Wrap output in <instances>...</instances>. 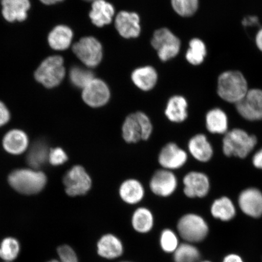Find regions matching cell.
<instances>
[{
    "label": "cell",
    "mask_w": 262,
    "mask_h": 262,
    "mask_svg": "<svg viewBox=\"0 0 262 262\" xmlns=\"http://www.w3.org/2000/svg\"><path fill=\"white\" fill-rule=\"evenodd\" d=\"M47 181V177L43 172L32 168L15 169L8 177L11 187L24 195L38 194L45 188Z\"/></svg>",
    "instance_id": "6da1fadb"
},
{
    "label": "cell",
    "mask_w": 262,
    "mask_h": 262,
    "mask_svg": "<svg viewBox=\"0 0 262 262\" xmlns=\"http://www.w3.org/2000/svg\"><path fill=\"white\" fill-rule=\"evenodd\" d=\"M248 91L247 81L240 72H225L219 77L217 93L227 102L236 104L245 96Z\"/></svg>",
    "instance_id": "7a4b0ae2"
},
{
    "label": "cell",
    "mask_w": 262,
    "mask_h": 262,
    "mask_svg": "<svg viewBox=\"0 0 262 262\" xmlns=\"http://www.w3.org/2000/svg\"><path fill=\"white\" fill-rule=\"evenodd\" d=\"M257 139L241 129H232L226 134L223 140V150L227 156L245 158L254 148Z\"/></svg>",
    "instance_id": "3957f363"
},
{
    "label": "cell",
    "mask_w": 262,
    "mask_h": 262,
    "mask_svg": "<svg viewBox=\"0 0 262 262\" xmlns=\"http://www.w3.org/2000/svg\"><path fill=\"white\" fill-rule=\"evenodd\" d=\"M177 229L180 237L189 244L204 241L209 232L208 226L204 219L195 214L182 216L178 222Z\"/></svg>",
    "instance_id": "277c9868"
},
{
    "label": "cell",
    "mask_w": 262,
    "mask_h": 262,
    "mask_svg": "<svg viewBox=\"0 0 262 262\" xmlns=\"http://www.w3.org/2000/svg\"><path fill=\"white\" fill-rule=\"evenodd\" d=\"M63 64V59L60 56L47 58L35 71V79L47 88L57 86L65 76Z\"/></svg>",
    "instance_id": "5b68a950"
},
{
    "label": "cell",
    "mask_w": 262,
    "mask_h": 262,
    "mask_svg": "<svg viewBox=\"0 0 262 262\" xmlns=\"http://www.w3.org/2000/svg\"><path fill=\"white\" fill-rule=\"evenodd\" d=\"M65 191L71 196L86 194L93 185V180L84 167L75 165L66 173L63 178Z\"/></svg>",
    "instance_id": "8992f818"
},
{
    "label": "cell",
    "mask_w": 262,
    "mask_h": 262,
    "mask_svg": "<svg viewBox=\"0 0 262 262\" xmlns=\"http://www.w3.org/2000/svg\"><path fill=\"white\" fill-rule=\"evenodd\" d=\"M73 51L76 56L88 67L94 68L102 59V47L94 37H84L75 43Z\"/></svg>",
    "instance_id": "52a82bcc"
},
{
    "label": "cell",
    "mask_w": 262,
    "mask_h": 262,
    "mask_svg": "<svg viewBox=\"0 0 262 262\" xmlns=\"http://www.w3.org/2000/svg\"><path fill=\"white\" fill-rule=\"evenodd\" d=\"M151 43L162 61L176 57L180 51L179 39L168 29L163 28L156 31Z\"/></svg>",
    "instance_id": "ba28073f"
},
{
    "label": "cell",
    "mask_w": 262,
    "mask_h": 262,
    "mask_svg": "<svg viewBox=\"0 0 262 262\" xmlns=\"http://www.w3.org/2000/svg\"><path fill=\"white\" fill-rule=\"evenodd\" d=\"M239 114L246 120H262V90H248L245 96L235 104Z\"/></svg>",
    "instance_id": "9c48e42d"
},
{
    "label": "cell",
    "mask_w": 262,
    "mask_h": 262,
    "mask_svg": "<svg viewBox=\"0 0 262 262\" xmlns=\"http://www.w3.org/2000/svg\"><path fill=\"white\" fill-rule=\"evenodd\" d=\"M178 182L176 175L171 171L159 169L154 173L149 182V188L156 195L168 198L176 191Z\"/></svg>",
    "instance_id": "30bf717a"
},
{
    "label": "cell",
    "mask_w": 262,
    "mask_h": 262,
    "mask_svg": "<svg viewBox=\"0 0 262 262\" xmlns=\"http://www.w3.org/2000/svg\"><path fill=\"white\" fill-rule=\"evenodd\" d=\"M109 88L104 82L94 79L85 87L82 93V98L87 105L91 107H102L110 100Z\"/></svg>",
    "instance_id": "8fae6325"
},
{
    "label": "cell",
    "mask_w": 262,
    "mask_h": 262,
    "mask_svg": "<svg viewBox=\"0 0 262 262\" xmlns=\"http://www.w3.org/2000/svg\"><path fill=\"white\" fill-rule=\"evenodd\" d=\"M187 160V153L174 143L166 144L158 157V162L163 169L169 171L182 168Z\"/></svg>",
    "instance_id": "7c38bea8"
},
{
    "label": "cell",
    "mask_w": 262,
    "mask_h": 262,
    "mask_svg": "<svg viewBox=\"0 0 262 262\" xmlns=\"http://www.w3.org/2000/svg\"><path fill=\"white\" fill-rule=\"evenodd\" d=\"M183 192L189 198H202L208 194L209 181L205 173L192 171L187 173L183 179Z\"/></svg>",
    "instance_id": "4fadbf2b"
},
{
    "label": "cell",
    "mask_w": 262,
    "mask_h": 262,
    "mask_svg": "<svg viewBox=\"0 0 262 262\" xmlns=\"http://www.w3.org/2000/svg\"><path fill=\"white\" fill-rule=\"evenodd\" d=\"M97 254L106 260H113L119 258L124 253V245L117 235L107 233L102 235L97 243Z\"/></svg>",
    "instance_id": "5bb4252c"
},
{
    "label": "cell",
    "mask_w": 262,
    "mask_h": 262,
    "mask_svg": "<svg viewBox=\"0 0 262 262\" xmlns=\"http://www.w3.org/2000/svg\"><path fill=\"white\" fill-rule=\"evenodd\" d=\"M238 205L246 215L254 218L262 215V193L256 188H248L238 196Z\"/></svg>",
    "instance_id": "9a60e30c"
},
{
    "label": "cell",
    "mask_w": 262,
    "mask_h": 262,
    "mask_svg": "<svg viewBox=\"0 0 262 262\" xmlns=\"http://www.w3.org/2000/svg\"><path fill=\"white\" fill-rule=\"evenodd\" d=\"M3 147L10 155H22L28 149L29 137L25 131L14 129L9 130L3 137Z\"/></svg>",
    "instance_id": "2e32d148"
},
{
    "label": "cell",
    "mask_w": 262,
    "mask_h": 262,
    "mask_svg": "<svg viewBox=\"0 0 262 262\" xmlns=\"http://www.w3.org/2000/svg\"><path fill=\"white\" fill-rule=\"evenodd\" d=\"M139 16L136 13L120 12L116 19V27L124 38H136L140 32Z\"/></svg>",
    "instance_id": "e0dca14e"
},
{
    "label": "cell",
    "mask_w": 262,
    "mask_h": 262,
    "mask_svg": "<svg viewBox=\"0 0 262 262\" xmlns=\"http://www.w3.org/2000/svg\"><path fill=\"white\" fill-rule=\"evenodd\" d=\"M119 194L121 199L128 205H136L142 201L145 191L142 183L138 180L129 179L120 185Z\"/></svg>",
    "instance_id": "ac0fdd59"
},
{
    "label": "cell",
    "mask_w": 262,
    "mask_h": 262,
    "mask_svg": "<svg viewBox=\"0 0 262 262\" xmlns=\"http://www.w3.org/2000/svg\"><path fill=\"white\" fill-rule=\"evenodd\" d=\"M2 4L3 16L9 22L25 20L31 6L29 0H3Z\"/></svg>",
    "instance_id": "d6986e66"
},
{
    "label": "cell",
    "mask_w": 262,
    "mask_h": 262,
    "mask_svg": "<svg viewBox=\"0 0 262 262\" xmlns=\"http://www.w3.org/2000/svg\"><path fill=\"white\" fill-rule=\"evenodd\" d=\"M188 149L190 154L199 162H208L213 155V149L206 137L198 134L189 141Z\"/></svg>",
    "instance_id": "ffe728a7"
},
{
    "label": "cell",
    "mask_w": 262,
    "mask_h": 262,
    "mask_svg": "<svg viewBox=\"0 0 262 262\" xmlns=\"http://www.w3.org/2000/svg\"><path fill=\"white\" fill-rule=\"evenodd\" d=\"M114 15L113 6L104 0H96L93 3L90 14L92 22L97 27L110 24Z\"/></svg>",
    "instance_id": "44dd1931"
},
{
    "label": "cell",
    "mask_w": 262,
    "mask_h": 262,
    "mask_svg": "<svg viewBox=\"0 0 262 262\" xmlns=\"http://www.w3.org/2000/svg\"><path fill=\"white\" fill-rule=\"evenodd\" d=\"M49 150L50 149L45 141H36L29 147L26 162L31 168L39 170L48 162Z\"/></svg>",
    "instance_id": "7402d4cb"
},
{
    "label": "cell",
    "mask_w": 262,
    "mask_h": 262,
    "mask_svg": "<svg viewBox=\"0 0 262 262\" xmlns=\"http://www.w3.org/2000/svg\"><path fill=\"white\" fill-rule=\"evenodd\" d=\"M188 103L184 97L179 96L170 98L165 110V116L170 122L179 123L188 117Z\"/></svg>",
    "instance_id": "603a6c76"
},
{
    "label": "cell",
    "mask_w": 262,
    "mask_h": 262,
    "mask_svg": "<svg viewBox=\"0 0 262 262\" xmlns=\"http://www.w3.org/2000/svg\"><path fill=\"white\" fill-rule=\"evenodd\" d=\"M131 225L134 231L140 234L151 231L155 225V217L151 211L145 207H140L133 212Z\"/></svg>",
    "instance_id": "cb8c5ba5"
},
{
    "label": "cell",
    "mask_w": 262,
    "mask_h": 262,
    "mask_svg": "<svg viewBox=\"0 0 262 262\" xmlns=\"http://www.w3.org/2000/svg\"><path fill=\"white\" fill-rule=\"evenodd\" d=\"M73 32L68 26L60 25L55 27L48 36L50 47L57 51H63L70 47Z\"/></svg>",
    "instance_id": "d4e9b609"
},
{
    "label": "cell",
    "mask_w": 262,
    "mask_h": 262,
    "mask_svg": "<svg viewBox=\"0 0 262 262\" xmlns=\"http://www.w3.org/2000/svg\"><path fill=\"white\" fill-rule=\"evenodd\" d=\"M206 127L212 134H224L228 129V117L224 111L215 108L206 116Z\"/></svg>",
    "instance_id": "484cf974"
},
{
    "label": "cell",
    "mask_w": 262,
    "mask_h": 262,
    "mask_svg": "<svg viewBox=\"0 0 262 262\" xmlns=\"http://www.w3.org/2000/svg\"><path fill=\"white\" fill-rule=\"evenodd\" d=\"M133 81L137 87L143 91H149L155 87L157 74L155 69L150 67L140 68L134 71Z\"/></svg>",
    "instance_id": "4316f807"
},
{
    "label": "cell",
    "mask_w": 262,
    "mask_h": 262,
    "mask_svg": "<svg viewBox=\"0 0 262 262\" xmlns=\"http://www.w3.org/2000/svg\"><path fill=\"white\" fill-rule=\"evenodd\" d=\"M122 130L123 139L127 143H136L142 140V129L136 113L126 117Z\"/></svg>",
    "instance_id": "83f0119b"
},
{
    "label": "cell",
    "mask_w": 262,
    "mask_h": 262,
    "mask_svg": "<svg viewBox=\"0 0 262 262\" xmlns=\"http://www.w3.org/2000/svg\"><path fill=\"white\" fill-rule=\"evenodd\" d=\"M213 217L222 221H229L234 217L235 208L230 199L226 196L216 200L211 208Z\"/></svg>",
    "instance_id": "f1b7e54d"
},
{
    "label": "cell",
    "mask_w": 262,
    "mask_h": 262,
    "mask_svg": "<svg viewBox=\"0 0 262 262\" xmlns=\"http://www.w3.org/2000/svg\"><path fill=\"white\" fill-rule=\"evenodd\" d=\"M201 259V253L192 244H180L173 253V262H199Z\"/></svg>",
    "instance_id": "f546056e"
},
{
    "label": "cell",
    "mask_w": 262,
    "mask_h": 262,
    "mask_svg": "<svg viewBox=\"0 0 262 262\" xmlns=\"http://www.w3.org/2000/svg\"><path fill=\"white\" fill-rule=\"evenodd\" d=\"M206 48L204 42L198 38H194L189 42V48L186 52V58L189 63L199 65L204 61Z\"/></svg>",
    "instance_id": "4dcf8cb0"
},
{
    "label": "cell",
    "mask_w": 262,
    "mask_h": 262,
    "mask_svg": "<svg viewBox=\"0 0 262 262\" xmlns=\"http://www.w3.org/2000/svg\"><path fill=\"white\" fill-rule=\"evenodd\" d=\"M20 247L19 242L13 237L3 239L0 245V258L5 261L14 260L19 253Z\"/></svg>",
    "instance_id": "1f68e13d"
},
{
    "label": "cell",
    "mask_w": 262,
    "mask_h": 262,
    "mask_svg": "<svg viewBox=\"0 0 262 262\" xmlns=\"http://www.w3.org/2000/svg\"><path fill=\"white\" fill-rule=\"evenodd\" d=\"M70 76L74 86L83 90L94 79L93 72L78 67L71 69Z\"/></svg>",
    "instance_id": "d6a6232c"
},
{
    "label": "cell",
    "mask_w": 262,
    "mask_h": 262,
    "mask_svg": "<svg viewBox=\"0 0 262 262\" xmlns=\"http://www.w3.org/2000/svg\"><path fill=\"white\" fill-rule=\"evenodd\" d=\"M159 243L162 251L168 254L174 253L180 245L178 235L169 228L163 229L162 231Z\"/></svg>",
    "instance_id": "836d02e7"
},
{
    "label": "cell",
    "mask_w": 262,
    "mask_h": 262,
    "mask_svg": "<svg viewBox=\"0 0 262 262\" xmlns=\"http://www.w3.org/2000/svg\"><path fill=\"white\" fill-rule=\"evenodd\" d=\"M174 11L182 16L194 15L199 8V0H172Z\"/></svg>",
    "instance_id": "e575fe53"
},
{
    "label": "cell",
    "mask_w": 262,
    "mask_h": 262,
    "mask_svg": "<svg viewBox=\"0 0 262 262\" xmlns=\"http://www.w3.org/2000/svg\"><path fill=\"white\" fill-rule=\"evenodd\" d=\"M137 119L139 120L141 129H142V138L143 140H147L150 138L152 133L153 126L148 116L142 112L136 113Z\"/></svg>",
    "instance_id": "d590c367"
},
{
    "label": "cell",
    "mask_w": 262,
    "mask_h": 262,
    "mask_svg": "<svg viewBox=\"0 0 262 262\" xmlns=\"http://www.w3.org/2000/svg\"><path fill=\"white\" fill-rule=\"evenodd\" d=\"M68 160V156L61 147H55L49 150L48 162L51 165L58 166L63 165Z\"/></svg>",
    "instance_id": "8d00e7d4"
},
{
    "label": "cell",
    "mask_w": 262,
    "mask_h": 262,
    "mask_svg": "<svg viewBox=\"0 0 262 262\" xmlns=\"http://www.w3.org/2000/svg\"><path fill=\"white\" fill-rule=\"evenodd\" d=\"M57 253L60 262H79L76 253L73 248L68 245H61L57 249Z\"/></svg>",
    "instance_id": "74e56055"
},
{
    "label": "cell",
    "mask_w": 262,
    "mask_h": 262,
    "mask_svg": "<svg viewBox=\"0 0 262 262\" xmlns=\"http://www.w3.org/2000/svg\"><path fill=\"white\" fill-rule=\"evenodd\" d=\"M11 119V114L5 104L0 101V127L5 126Z\"/></svg>",
    "instance_id": "f35d334b"
},
{
    "label": "cell",
    "mask_w": 262,
    "mask_h": 262,
    "mask_svg": "<svg viewBox=\"0 0 262 262\" xmlns=\"http://www.w3.org/2000/svg\"><path fill=\"white\" fill-rule=\"evenodd\" d=\"M253 165L257 168L262 169V148L255 154L253 159Z\"/></svg>",
    "instance_id": "ab89813d"
},
{
    "label": "cell",
    "mask_w": 262,
    "mask_h": 262,
    "mask_svg": "<svg viewBox=\"0 0 262 262\" xmlns=\"http://www.w3.org/2000/svg\"><path fill=\"white\" fill-rule=\"evenodd\" d=\"M242 24L245 26L257 25L258 24V19L256 16H248V17L244 19Z\"/></svg>",
    "instance_id": "60d3db41"
},
{
    "label": "cell",
    "mask_w": 262,
    "mask_h": 262,
    "mask_svg": "<svg viewBox=\"0 0 262 262\" xmlns=\"http://www.w3.org/2000/svg\"><path fill=\"white\" fill-rule=\"evenodd\" d=\"M223 262H244L239 255L234 254H229L224 258Z\"/></svg>",
    "instance_id": "b9f144b4"
},
{
    "label": "cell",
    "mask_w": 262,
    "mask_h": 262,
    "mask_svg": "<svg viewBox=\"0 0 262 262\" xmlns=\"http://www.w3.org/2000/svg\"><path fill=\"white\" fill-rule=\"evenodd\" d=\"M255 42L257 48L262 52V28L257 32L255 37Z\"/></svg>",
    "instance_id": "7bdbcfd3"
},
{
    "label": "cell",
    "mask_w": 262,
    "mask_h": 262,
    "mask_svg": "<svg viewBox=\"0 0 262 262\" xmlns=\"http://www.w3.org/2000/svg\"><path fill=\"white\" fill-rule=\"evenodd\" d=\"M40 1L43 3V4L51 5L55 4V3L58 2L63 1V0H40Z\"/></svg>",
    "instance_id": "ee69618b"
},
{
    "label": "cell",
    "mask_w": 262,
    "mask_h": 262,
    "mask_svg": "<svg viewBox=\"0 0 262 262\" xmlns=\"http://www.w3.org/2000/svg\"><path fill=\"white\" fill-rule=\"evenodd\" d=\"M48 262H60V261L59 260H52L51 261H49Z\"/></svg>",
    "instance_id": "f6af8a7d"
},
{
    "label": "cell",
    "mask_w": 262,
    "mask_h": 262,
    "mask_svg": "<svg viewBox=\"0 0 262 262\" xmlns=\"http://www.w3.org/2000/svg\"><path fill=\"white\" fill-rule=\"evenodd\" d=\"M84 1H86V2H95V1H96V0H84Z\"/></svg>",
    "instance_id": "bcb514c9"
},
{
    "label": "cell",
    "mask_w": 262,
    "mask_h": 262,
    "mask_svg": "<svg viewBox=\"0 0 262 262\" xmlns=\"http://www.w3.org/2000/svg\"><path fill=\"white\" fill-rule=\"evenodd\" d=\"M120 262H133V261L125 260V261H122Z\"/></svg>",
    "instance_id": "7dc6e473"
},
{
    "label": "cell",
    "mask_w": 262,
    "mask_h": 262,
    "mask_svg": "<svg viewBox=\"0 0 262 262\" xmlns=\"http://www.w3.org/2000/svg\"><path fill=\"white\" fill-rule=\"evenodd\" d=\"M201 262H211V261H208V260H205V261H201Z\"/></svg>",
    "instance_id": "c3c4849f"
},
{
    "label": "cell",
    "mask_w": 262,
    "mask_h": 262,
    "mask_svg": "<svg viewBox=\"0 0 262 262\" xmlns=\"http://www.w3.org/2000/svg\"><path fill=\"white\" fill-rule=\"evenodd\" d=\"M5 262H9V261H5Z\"/></svg>",
    "instance_id": "681fc988"
}]
</instances>
